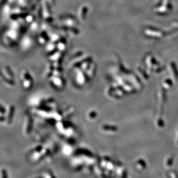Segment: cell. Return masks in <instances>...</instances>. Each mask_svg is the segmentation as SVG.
<instances>
[{"label": "cell", "mask_w": 178, "mask_h": 178, "mask_svg": "<svg viewBox=\"0 0 178 178\" xmlns=\"http://www.w3.org/2000/svg\"><path fill=\"white\" fill-rule=\"evenodd\" d=\"M4 120V118L2 117H0V121H2V120Z\"/></svg>", "instance_id": "3"}, {"label": "cell", "mask_w": 178, "mask_h": 178, "mask_svg": "<svg viewBox=\"0 0 178 178\" xmlns=\"http://www.w3.org/2000/svg\"><path fill=\"white\" fill-rule=\"evenodd\" d=\"M0 112H1V113H4L5 112V108H4L3 107L1 106V105H0Z\"/></svg>", "instance_id": "1"}, {"label": "cell", "mask_w": 178, "mask_h": 178, "mask_svg": "<svg viewBox=\"0 0 178 178\" xmlns=\"http://www.w3.org/2000/svg\"><path fill=\"white\" fill-rule=\"evenodd\" d=\"M2 176H3V178H6V171H2Z\"/></svg>", "instance_id": "2"}]
</instances>
